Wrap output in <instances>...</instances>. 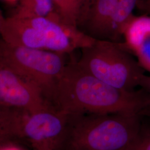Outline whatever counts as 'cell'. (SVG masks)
<instances>
[{
	"mask_svg": "<svg viewBox=\"0 0 150 150\" xmlns=\"http://www.w3.org/2000/svg\"><path fill=\"white\" fill-rule=\"evenodd\" d=\"M48 102L69 115H150V97L142 88L129 91L110 86L82 70L74 61L66 64Z\"/></svg>",
	"mask_w": 150,
	"mask_h": 150,
	"instance_id": "6da1fadb",
	"label": "cell"
},
{
	"mask_svg": "<svg viewBox=\"0 0 150 150\" xmlns=\"http://www.w3.org/2000/svg\"><path fill=\"white\" fill-rule=\"evenodd\" d=\"M70 116L65 150H124L142 132L144 115L132 113Z\"/></svg>",
	"mask_w": 150,
	"mask_h": 150,
	"instance_id": "7a4b0ae2",
	"label": "cell"
},
{
	"mask_svg": "<svg viewBox=\"0 0 150 150\" xmlns=\"http://www.w3.org/2000/svg\"><path fill=\"white\" fill-rule=\"evenodd\" d=\"M77 62L82 70L110 86L125 91H134L145 76L137 61L121 47L108 41L96 40L82 48Z\"/></svg>",
	"mask_w": 150,
	"mask_h": 150,
	"instance_id": "3957f363",
	"label": "cell"
},
{
	"mask_svg": "<svg viewBox=\"0 0 150 150\" xmlns=\"http://www.w3.org/2000/svg\"><path fill=\"white\" fill-rule=\"evenodd\" d=\"M64 55L47 50L18 47L0 42V57L38 86L47 101L66 64Z\"/></svg>",
	"mask_w": 150,
	"mask_h": 150,
	"instance_id": "277c9868",
	"label": "cell"
},
{
	"mask_svg": "<svg viewBox=\"0 0 150 150\" xmlns=\"http://www.w3.org/2000/svg\"><path fill=\"white\" fill-rule=\"evenodd\" d=\"M70 116L50 103L27 113L22 126V140L33 148L65 150L68 139Z\"/></svg>",
	"mask_w": 150,
	"mask_h": 150,
	"instance_id": "5b68a950",
	"label": "cell"
},
{
	"mask_svg": "<svg viewBox=\"0 0 150 150\" xmlns=\"http://www.w3.org/2000/svg\"><path fill=\"white\" fill-rule=\"evenodd\" d=\"M0 102L28 113L50 103L38 86L20 75L1 57Z\"/></svg>",
	"mask_w": 150,
	"mask_h": 150,
	"instance_id": "8992f818",
	"label": "cell"
},
{
	"mask_svg": "<svg viewBox=\"0 0 150 150\" xmlns=\"http://www.w3.org/2000/svg\"><path fill=\"white\" fill-rule=\"evenodd\" d=\"M43 38L45 50L59 54H70L77 48L91 46L96 40L82 32L77 27L61 21L54 12L48 17L26 18Z\"/></svg>",
	"mask_w": 150,
	"mask_h": 150,
	"instance_id": "52a82bcc",
	"label": "cell"
},
{
	"mask_svg": "<svg viewBox=\"0 0 150 150\" xmlns=\"http://www.w3.org/2000/svg\"><path fill=\"white\" fill-rule=\"evenodd\" d=\"M117 0H94L87 5L77 27L97 40L115 42L113 23Z\"/></svg>",
	"mask_w": 150,
	"mask_h": 150,
	"instance_id": "ba28073f",
	"label": "cell"
},
{
	"mask_svg": "<svg viewBox=\"0 0 150 150\" xmlns=\"http://www.w3.org/2000/svg\"><path fill=\"white\" fill-rule=\"evenodd\" d=\"M0 33L2 41L12 46L45 50L42 35L26 18L11 16L0 19Z\"/></svg>",
	"mask_w": 150,
	"mask_h": 150,
	"instance_id": "9c48e42d",
	"label": "cell"
},
{
	"mask_svg": "<svg viewBox=\"0 0 150 150\" xmlns=\"http://www.w3.org/2000/svg\"><path fill=\"white\" fill-rule=\"evenodd\" d=\"M123 39L141 66L150 72V16H134L126 29Z\"/></svg>",
	"mask_w": 150,
	"mask_h": 150,
	"instance_id": "30bf717a",
	"label": "cell"
},
{
	"mask_svg": "<svg viewBox=\"0 0 150 150\" xmlns=\"http://www.w3.org/2000/svg\"><path fill=\"white\" fill-rule=\"evenodd\" d=\"M27 113L0 102V142L23 141L22 126Z\"/></svg>",
	"mask_w": 150,
	"mask_h": 150,
	"instance_id": "8fae6325",
	"label": "cell"
},
{
	"mask_svg": "<svg viewBox=\"0 0 150 150\" xmlns=\"http://www.w3.org/2000/svg\"><path fill=\"white\" fill-rule=\"evenodd\" d=\"M54 11L65 24L77 27L86 6L81 0H52Z\"/></svg>",
	"mask_w": 150,
	"mask_h": 150,
	"instance_id": "7c38bea8",
	"label": "cell"
},
{
	"mask_svg": "<svg viewBox=\"0 0 150 150\" xmlns=\"http://www.w3.org/2000/svg\"><path fill=\"white\" fill-rule=\"evenodd\" d=\"M139 0H117L113 23L115 42H120L129 22L134 17L133 11Z\"/></svg>",
	"mask_w": 150,
	"mask_h": 150,
	"instance_id": "4fadbf2b",
	"label": "cell"
},
{
	"mask_svg": "<svg viewBox=\"0 0 150 150\" xmlns=\"http://www.w3.org/2000/svg\"><path fill=\"white\" fill-rule=\"evenodd\" d=\"M54 11L52 0H21L13 16L22 18L48 17Z\"/></svg>",
	"mask_w": 150,
	"mask_h": 150,
	"instance_id": "5bb4252c",
	"label": "cell"
},
{
	"mask_svg": "<svg viewBox=\"0 0 150 150\" xmlns=\"http://www.w3.org/2000/svg\"><path fill=\"white\" fill-rule=\"evenodd\" d=\"M124 150H150V133L144 131L139 137Z\"/></svg>",
	"mask_w": 150,
	"mask_h": 150,
	"instance_id": "9a60e30c",
	"label": "cell"
},
{
	"mask_svg": "<svg viewBox=\"0 0 150 150\" xmlns=\"http://www.w3.org/2000/svg\"><path fill=\"white\" fill-rule=\"evenodd\" d=\"M20 142L21 141L1 142L0 150H26Z\"/></svg>",
	"mask_w": 150,
	"mask_h": 150,
	"instance_id": "2e32d148",
	"label": "cell"
},
{
	"mask_svg": "<svg viewBox=\"0 0 150 150\" xmlns=\"http://www.w3.org/2000/svg\"><path fill=\"white\" fill-rule=\"evenodd\" d=\"M137 6L145 12L150 17V0H139Z\"/></svg>",
	"mask_w": 150,
	"mask_h": 150,
	"instance_id": "e0dca14e",
	"label": "cell"
},
{
	"mask_svg": "<svg viewBox=\"0 0 150 150\" xmlns=\"http://www.w3.org/2000/svg\"><path fill=\"white\" fill-rule=\"evenodd\" d=\"M140 87L148 93L150 97V76L145 75Z\"/></svg>",
	"mask_w": 150,
	"mask_h": 150,
	"instance_id": "ac0fdd59",
	"label": "cell"
},
{
	"mask_svg": "<svg viewBox=\"0 0 150 150\" xmlns=\"http://www.w3.org/2000/svg\"><path fill=\"white\" fill-rule=\"evenodd\" d=\"M32 150H51L46 148H33Z\"/></svg>",
	"mask_w": 150,
	"mask_h": 150,
	"instance_id": "d6986e66",
	"label": "cell"
},
{
	"mask_svg": "<svg viewBox=\"0 0 150 150\" xmlns=\"http://www.w3.org/2000/svg\"><path fill=\"white\" fill-rule=\"evenodd\" d=\"M6 1H7L8 2H15V1H17V0H6Z\"/></svg>",
	"mask_w": 150,
	"mask_h": 150,
	"instance_id": "ffe728a7",
	"label": "cell"
}]
</instances>
